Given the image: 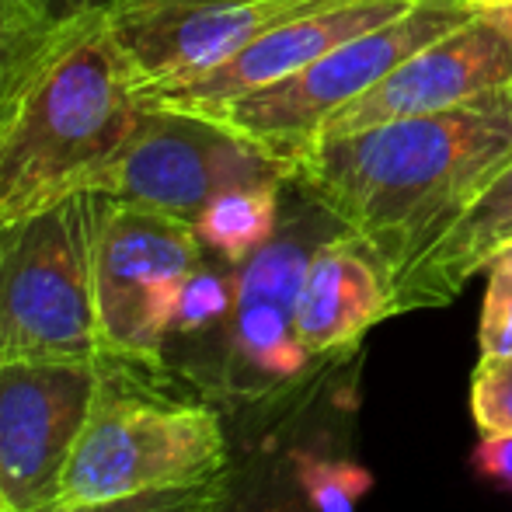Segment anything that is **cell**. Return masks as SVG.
I'll use <instances>...</instances> for the list:
<instances>
[{
    "instance_id": "9c48e42d",
    "label": "cell",
    "mask_w": 512,
    "mask_h": 512,
    "mask_svg": "<svg viewBox=\"0 0 512 512\" xmlns=\"http://www.w3.org/2000/svg\"><path fill=\"white\" fill-rule=\"evenodd\" d=\"M105 359H0V495L53 512L95 405Z\"/></svg>"
},
{
    "instance_id": "4fadbf2b",
    "label": "cell",
    "mask_w": 512,
    "mask_h": 512,
    "mask_svg": "<svg viewBox=\"0 0 512 512\" xmlns=\"http://www.w3.org/2000/svg\"><path fill=\"white\" fill-rule=\"evenodd\" d=\"M391 279L356 234L342 230L314 251L297 304V335L321 370H342L366 331L387 321Z\"/></svg>"
},
{
    "instance_id": "603a6c76",
    "label": "cell",
    "mask_w": 512,
    "mask_h": 512,
    "mask_svg": "<svg viewBox=\"0 0 512 512\" xmlns=\"http://www.w3.org/2000/svg\"><path fill=\"white\" fill-rule=\"evenodd\" d=\"M471 467L478 478L499 492H512V432L506 436H481L471 450Z\"/></svg>"
},
{
    "instance_id": "9a60e30c",
    "label": "cell",
    "mask_w": 512,
    "mask_h": 512,
    "mask_svg": "<svg viewBox=\"0 0 512 512\" xmlns=\"http://www.w3.org/2000/svg\"><path fill=\"white\" fill-rule=\"evenodd\" d=\"M283 192L286 182L237 185L209 199L203 213L192 220L206 255L227 265H244L255 251L276 237L283 220Z\"/></svg>"
},
{
    "instance_id": "ac0fdd59",
    "label": "cell",
    "mask_w": 512,
    "mask_h": 512,
    "mask_svg": "<svg viewBox=\"0 0 512 512\" xmlns=\"http://www.w3.org/2000/svg\"><path fill=\"white\" fill-rule=\"evenodd\" d=\"M293 474L314 512H356L373 492V471L349 453H338L314 439L290 443Z\"/></svg>"
},
{
    "instance_id": "2e32d148",
    "label": "cell",
    "mask_w": 512,
    "mask_h": 512,
    "mask_svg": "<svg viewBox=\"0 0 512 512\" xmlns=\"http://www.w3.org/2000/svg\"><path fill=\"white\" fill-rule=\"evenodd\" d=\"M234 297H237V269L220 262V258L206 255L185 276L175 300V314H171L168 345H164V366H168V373L178 359L203 349L209 338L227 324L230 310H234Z\"/></svg>"
},
{
    "instance_id": "d4e9b609",
    "label": "cell",
    "mask_w": 512,
    "mask_h": 512,
    "mask_svg": "<svg viewBox=\"0 0 512 512\" xmlns=\"http://www.w3.org/2000/svg\"><path fill=\"white\" fill-rule=\"evenodd\" d=\"M485 14L512 39V0H506V4H495V7H485Z\"/></svg>"
},
{
    "instance_id": "6da1fadb",
    "label": "cell",
    "mask_w": 512,
    "mask_h": 512,
    "mask_svg": "<svg viewBox=\"0 0 512 512\" xmlns=\"http://www.w3.org/2000/svg\"><path fill=\"white\" fill-rule=\"evenodd\" d=\"M509 154L512 84H502L443 112L317 140L290 182L356 234L394 286Z\"/></svg>"
},
{
    "instance_id": "4316f807",
    "label": "cell",
    "mask_w": 512,
    "mask_h": 512,
    "mask_svg": "<svg viewBox=\"0 0 512 512\" xmlns=\"http://www.w3.org/2000/svg\"><path fill=\"white\" fill-rule=\"evenodd\" d=\"M0 512H11V509H7V502H4V495H0Z\"/></svg>"
},
{
    "instance_id": "484cf974",
    "label": "cell",
    "mask_w": 512,
    "mask_h": 512,
    "mask_svg": "<svg viewBox=\"0 0 512 512\" xmlns=\"http://www.w3.org/2000/svg\"><path fill=\"white\" fill-rule=\"evenodd\" d=\"M467 4H481V7H495V4H506V0H467Z\"/></svg>"
},
{
    "instance_id": "e0dca14e",
    "label": "cell",
    "mask_w": 512,
    "mask_h": 512,
    "mask_svg": "<svg viewBox=\"0 0 512 512\" xmlns=\"http://www.w3.org/2000/svg\"><path fill=\"white\" fill-rule=\"evenodd\" d=\"M216 512H314L293 474L290 443L272 439L269 429V439L248 446V453H234L227 495Z\"/></svg>"
},
{
    "instance_id": "44dd1931",
    "label": "cell",
    "mask_w": 512,
    "mask_h": 512,
    "mask_svg": "<svg viewBox=\"0 0 512 512\" xmlns=\"http://www.w3.org/2000/svg\"><path fill=\"white\" fill-rule=\"evenodd\" d=\"M227 478L230 471L216 481H206V485L161 488V492H140V495H126V499L88 502V506H60L53 512H216L223 495H227Z\"/></svg>"
},
{
    "instance_id": "277c9868",
    "label": "cell",
    "mask_w": 512,
    "mask_h": 512,
    "mask_svg": "<svg viewBox=\"0 0 512 512\" xmlns=\"http://www.w3.org/2000/svg\"><path fill=\"white\" fill-rule=\"evenodd\" d=\"M234 453L230 422L213 401L175 373L105 356L95 405L63 474L60 506L206 485L230 471Z\"/></svg>"
},
{
    "instance_id": "8992f818",
    "label": "cell",
    "mask_w": 512,
    "mask_h": 512,
    "mask_svg": "<svg viewBox=\"0 0 512 512\" xmlns=\"http://www.w3.org/2000/svg\"><path fill=\"white\" fill-rule=\"evenodd\" d=\"M481 11L485 7L467 0H418L411 11L342 42L297 74L209 108L203 115H213L223 126L241 133L272 161L283 164L290 175L300 157L317 143L331 115L356 102L377 81H384L411 53L467 25Z\"/></svg>"
},
{
    "instance_id": "7a4b0ae2",
    "label": "cell",
    "mask_w": 512,
    "mask_h": 512,
    "mask_svg": "<svg viewBox=\"0 0 512 512\" xmlns=\"http://www.w3.org/2000/svg\"><path fill=\"white\" fill-rule=\"evenodd\" d=\"M108 7L56 25L0 129V216L91 192L143 112Z\"/></svg>"
},
{
    "instance_id": "d6986e66",
    "label": "cell",
    "mask_w": 512,
    "mask_h": 512,
    "mask_svg": "<svg viewBox=\"0 0 512 512\" xmlns=\"http://www.w3.org/2000/svg\"><path fill=\"white\" fill-rule=\"evenodd\" d=\"M53 32L56 25L32 0H0V129Z\"/></svg>"
},
{
    "instance_id": "5bb4252c",
    "label": "cell",
    "mask_w": 512,
    "mask_h": 512,
    "mask_svg": "<svg viewBox=\"0 0 512 512\" xmlns=\"http://www.w3.org/2000/svg\"><path fill=\"white\" fill-rule=\"evenodd\" d=\"M512 244V154L467 199V206L418 251L394 279L387 321L411 310L446 307L464 293L478 272Z\"/></svg>"
},
{
    "instance_id": "8fae6325",
    "label": "cell",
    "mask_w": 512,
    "mask_h": 512,
    "mask_svg": "<svg viewBox=\"0 0 512 512\" xmlns=\"http://www.w3.org/2000/svg\"><path fill=\"white\" fill-rule=\"evenodd\" d=\"M502 84H512V39L481 11L467 25L411 53L384 81H377L356 102L331 115L317 140L359 133V129L411 119V115L443 112Z\"/></svg>"
},
{
    "instance_id": "cb8c5ba5",
    "label": "cell",
    "mask_w": 512,
    "mask_h": 512,
    "mask_svg": "<svg viewBox=\"0 0 512 512\" xmlns=\"http://www.w3.org/2000/svg\"><path fill=\"white\" fill-rule=\"evenodd\" d=\"M42 14H46L53 25H63V21H74L88 11H102V7H112L115 0H32Z\"/></svg>"
},
{
    "instance_id": "52a82bcc",
    "label": "cell",
    "mask_w": 512,
    "mask_h": 512,
    "mask_svg": "<svg viewBox=\"0 0 512 512\" xmlns=\"http://www.w3.org/2000/svg\"><path fill=\"white\" fill-rule=\"evenodd\" d=\"M95 199V304L105 356L168 373L164 345L178 290L206 248L182 216L98 192Z\"/></svg>"
},
{
    "instance_id": "83f0119b",
    "label": "cell",
    "mask_w": 512,
    "mask_h": 512,
    "mask_svg": "<svg viewBox=\"0 0 512 512\" xmlns=\"http://www.w3.org/2000/svg\"><path fill=\"white\" fill-rule=\"evenodd\" d=\"M509 248H512V244H509Z\"/></svg>"
},
{
    "instance_id": "7402d4cb",
    "label": "cell",
    "mask_w": 512,
    "mask_h": 512,
    "mask_svg": "<svg viewBox=\"0 0 512 512\" xmlns=\"http://www.w3.org/2000/svg\"><path fill=\"white\" fill-rule=\"evenodd\" d=\"M485 304L478 317V352H512V248L488 262Z\"/></svg>"
},
{
    "instance_id": "7c38bea8",
    "label": "cell",
    "mask_w": 512,
    "mask_h": 512,
    "mask_svg": "<svg viewBox=\"0 0 512 512\" xmlns=\"http://www.w3.org/2000/svg\"><path fill=\"white\" fill-rule=\"evenodd\" d=\"M418 0H324V4L300 11L293 18L272 25L255 42L223 60L220 67L192 77V81L171 84L154 95H143V105H171L185 112H209V108L234 102L258 88L283 81V77L304 70L307 63L321 60L342 42L394 21L411 11Z\"/></svg>"
},
{
    "instance_id": "5b68a950",
    "label": "cell",
    "mask_w": 512,
    "mask_h": 512,
    "mask_svg": "<svg viewBox=\"0 0 512 512\" xmlns=\"http://www.w3.org/2000/svg\"><path fill=\"white\" fill-rule=\"evenodd\" d=\"M95 192L0 216V359H105Z\"/></svg>"
},
{
    "instance_id": "30bf717a",
    "label": "cell",
    "mask_w": 512,
    "mask_h": 512,
    "mask_svg": "<svg viewBox=\"0 0 512 512\" xmlns=\"http://www.w3.org/2000/svg\"><path fill=\"white\" fill-rule=\"evenodd\" d=\"M324 0H115L108 7L143 91L154 95L220 67L272 25Z\"/></svg>"
},
{
    "instance_id": "ffe728a7",
    "label": "cell",
    "mask_w": 512,
    "mask_h": 512,
    "mask_svg": "<svg viewBox=\"0 0 512 512\" xmlns=\"http://www.w3.org/2000/svg\"><path fill=\"white\" fill-rule=\"evenodd\" d=\"M471 418L481 436L512 432V352H481L471 370Z\"/></svg>"
},
{
    "instance_id": "3957f363",
    "label": "cell",
    "mask_w": 512,
    "mask_h": 512,
    "mask_svg": "<svg viewBox=\"0 0 512 512\" xmlns=\"http://www.w3.org/2000/svg\"><path fill=\"white\" fill-rule=\"evenodd\" d=\"M342 223L297 182H286L283 220L262 251L237 265V297L227 324L203 349L171 366L182 384L251 432L272 429L314 405L328 373L297 335V304L314 251Z\"/></svg>"
},
{
    "instance_id": "ba28073f",
    "label": "cell",
    "mask_w": 512,
    "mask_h": 512,
    "mask_svg": "<svg viewBox=\"0 0 512 512\" xmlns=\"http://www.w3.org/2000/svg\"><path fill=\"white\" fill-rule=\"evenodd\" d=\"M262 182H290V175L220 119L171 105H143L133 136L95 178L91 192L192 223L220 192Z\"/></svg>"
}]
</instances>
